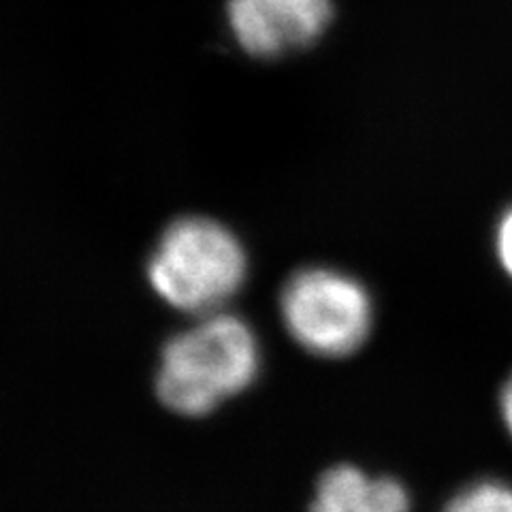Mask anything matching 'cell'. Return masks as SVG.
Instances as JSON below:
<instances>
[{
	"label": "cell",
	"mask_w": 512,
	"mask_h": 512,
	"mask_svg": "<svg viewBox=\"0 0 512 512\" xmlns=\"http://www.w3.org/2000/svg\"><path fill=\"white\" fill-rule=\"evenodd\" d=\"M259 363V342L244 320L212 314L169 340L160 357L156 391L169 410L203 416L248 389Z\"/></svg>",
	"instance_id": "cell-1"
},
{
	"label": "cell",
	"mask_w": 512,
	"mask_h": 512,
	"mask_svg": "<svg viewBox=\"0 0 512 512\" xmlns=\"http://www.w3.org/2000/svg\"><path fill=\"white\" fill-rule=\"evenodd\" d=\"M246 267V252L229 229L210 218H182L160 237L148 278L173 308L207 314L239 291Z\"/></svg>",
	"instance_id": "cell-2"
},
{
	"label": "cell",
	"mask_w": 512,
	"mask_h": 512,
	"mask_svg": "<svg viewBox=\"0 0 512 512\" xmlns=\"http://www.w3.org/2000/svg\"><path fill=\"white\" fill-rule=\"evenodd\" d=\"M280 306L288 333L316 357H348L372 331L370 295L359 280L335 269L297 271L284 286Z\"/></svg>",
	"instance_id": "cell-3"
},
{
	"label": "cell",
	"mask_w": 512,
	"mask_h": 512,
	"mask_svg": "<svg viewBox=\"0 0 512 512\" xmlns=\"http://www.w3.org/2000/svg\"><path fill=\"white\" fill-rule=\"evenodd\" d=\"M331 0H229V24L252 56L276 58L301 50L323 35Z\"/></svg>",
	"instance_id": "cell-4"
},
{
	"label": "cell",
	"mask_w": 512,
	"mask_h": 512,
	"mask_svg": "<svg viewBox=\"0 0 512 512\" xmlns=\"http://www.w3.org/2000/svg\"><path fill=\"white\" fill-rule=\"evenodd\" d=\"M406 489L393 478H374L352 466L329 470L316 487L310 512H408Z\"/></svg>",
	"instance_id": "cell-5"
},
{
	"label": "cell",
	"mask_w": 512,
	"mask_h": 512,
	"mask_svg": "<svg viewBox=\"0 0 512 512\" xmlns=\"http://www.w3.org/2000/svg\"><path fill=\"white\" fill-rule=\"evenodd\" d=\"M444 512H512V489L498 480H483L463 489Z\"/></svg>",
	"instance_id": "cell-6"
},
{
	"label": "cell",
	"mask_w": 512,
	"mask_h": 512,
	"mask_svg": "<svg viewBox=\"0 0 512 512\" xmlns=\"http://www.w3.org/2000/svg\"><path fill=\"white\" fill-rule=\"evenodd\" d=\"M498 248H500V259H502L508 274L512 276V212L502 220L500 235H498Z\"/></svg>",
	"instance_id": "cell-7"
},
{
	"label": "cell",
	"mask_w": 512,
	"mask_h": 512,
	"mask_svg": "<svg viewBox=\"0 0 512 512\" xmlns=\"http://www.w3.org/2000/svg\"><path fill=\"white\" fill-rule=\"evenodd\" d=\"M500 406H502V416H504V423L510 431L512 436V376L508 378V382L504 384L502 389V397H500Z\"/></svg>",
	"instance_id": "cell-8"
}]
</instances>
